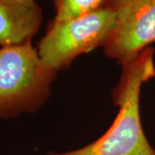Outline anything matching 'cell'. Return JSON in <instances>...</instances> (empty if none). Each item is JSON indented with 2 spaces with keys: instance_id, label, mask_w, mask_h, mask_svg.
I'll return each instance as SVG.
<instances>
[{
  "instance_id": "6da1fadb",
  "label": "cell",
  "mask_w": 155,
  "mask_h": 155,
  "mask_svg": "<svg viewBox=\"0 0 155 155\" xmlns=\"http://www.w3.org/2000/svg\"><path fill=\"white\" fill-rule=\"evenodd\" d=\"M122 65L119 83L112 92L119 111L109 129L81 148L66 153L48 152V155H155L144 133L140 112L141 87L155 77L154 50L147 48Z\"/></svg>"
},
{
  "instance_id": "7a4b0ae2",
  "label": "cell",
  "mask_w": 155,
  "mask_h": 155,
  "mask_svg": "<svg viewBox=\"0 0 155 155\" xmlns=\"http://www.w3.org/2000/svg\"><path fill=\"white\" fill-rule=\"evenodd\" d=\"M55 76L31 41L0 47V121L38 110L49 97Z\"/></svg>"
},
{
  "instance_id": "3957f363",
  "label": "cell",
  "mask_w": 155,
  "mask_h": 155,
  "mask_svg": "<svg viewBox=\"0 0 155 155\" xmlns=\"http://www.w3.org/2000/svg\"><path fill=\"white\" fill-rule=\"evenodd\" d=\"M115 26V12L107 5L76 19L53 21L39 41V56L46 67L57 73L78 56L103 47Z\"/></svg>"
},
{
  "instance_id": "277c9868",
  "label": "cell",
  "mask_w": 155,
  "mask_h": 155,
  "mask_svg": "<svg viewBox=\"0 0 155 155\" xmlns=\"http://www.w3.org/2000/svg\"><path fill=\"white\" fill-rule=\"evenodd\" d=\"M116 26L105 44L106 55L120 63L155 42V0H108Z\"/></svg>"
},
{
  "instance_id": "5b68a950",
  "label": "cell",
  "mask_w": 155,
  "mask_h": 155,
  "mask_svg": "<svg viewBox=\"0 0 155 155\" xmlns=\"http://www.w3.org/2000/svg\"><path fill=\"white\" fill-rule=\"evenodd\" d=\"M42 20L36 0H0V47L32 41Z\"/></svg>"
},
{
  "instance_id": "8992f818",
  "label": "cell",
  "mask_w": 155,
  "mask_h": 155,
  "mask_svg": "<svg viewBox=\"0 0 155 155\" xmlns=\"http://www.w3.org/2000/svg\"><path fill=\"white\" fill-rule=\"evenodd\" d=\"M108 0H52L55 15L53 21L65 22L86 16L105 5Z\"/></svg>"
}]
</instances>
